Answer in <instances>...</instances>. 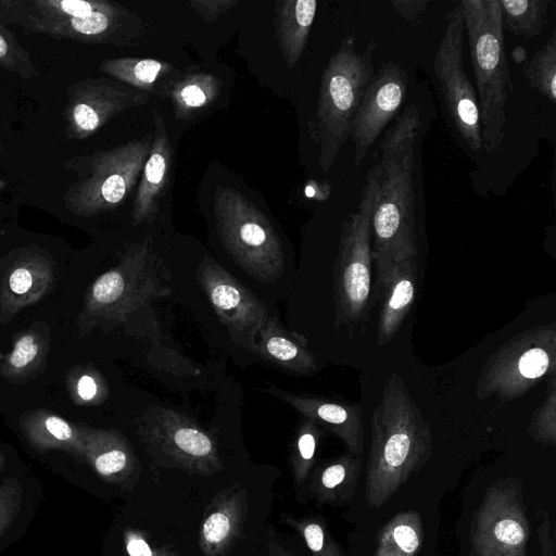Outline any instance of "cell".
<instances>
[{
  "label": "cell",
  "mask_w": 556,
  "mask_h": 556,
  "mask_svg": "<svg viewBox=\"0 0 556 556\" xmlns=\"http://www.w3.org/2000/svg\"><path fill=\"white\" fill-rule=\"evenodd\" d=\"M422 134L420 110L410 104L396 115L378 149L380 188L371 217L378 280L396 260L418 256L426 215Z\"/></svg>",
  "instance_id": "6da1fadb"
},
{
  "label": "cell",
  "mask_w": 556,
  "mask_h": 556,
  "mask_svg": "<svg viewBox=\"0 0 556 556\" xmlns=\"http://www.w3.org/2000/svg\"><path fill=\"white\" fill-rule=\"evenodd\" d=\"M132 468V455L119 435L108 431H88L83 489L94 490L93 480L108 485H122Z\"/></svg>",
  "instance_id": "e0dca14e"
},
{
  "label": "cell",
  "mask_w": 556,
  "mask_h": 556,
  "mask_svg": "<svg viewBox=\"0 0 556 556\" xmlns=\"http://www.w3.org/2000/svg\"><path fill=\"white\" fill-rule=\"evenodd\" d=\"M556 326H538L515 336L493 353L476 384L479 399L496 395L508 402L526 394L544 378L555 376Z\"/></svg>",
  "instance_id": "8992f818"
},
{
  "label": "cell",
  "mask_w": 556,
  "mask_h": 556,
  "mask_svg": "<svg viewBox=\"0 0 556 556\" xmlns=\"http://www.w3.org/2000/svg\"><path fill=\"white\" fill-rule=\"evenodd\" d=\"M205 282L208 296L216 311L231 326H247L248 323L261 328V319L256 318V303L248 292L226 273L214 270L208 266Z\"/></svg>",
  "instance_id": "7402d4cb"
},
{
  "label": "cell",
  "mask_w": 556,
  "mask_h": 556,
  "mask_svg": "<svg viewBox=\"0 0 556 556\" xmlns=\"http://www.w3.org/2000/svg\"><path fill=\"white\" fill-rule=\"evenodd\" d=\"M4 25L24 31L89 45L136 46L146 35L142 20L115 2L99 0L89 12L63 16L1 14Z\"/></svg>",
  "instance_id": "30bf717a"
},
{
  "label": "cell",
  "mask_w": 556,
  "mask_h": 556,
  "mask_svg": "<svg viewBox=\"0 0 556 556\" xmlns=\"http://www.w3.org/2000/svg\"><path fill=\"white\" fill-rule=\"evenodd\" d=\"M528 434L546 446L556 444V379L549 378L546 396L533 413L527 428Z\"/></svg>",
  "instance_id": "1f68e13d"
},
{
  "label": "cell",
  "mask_w": 556,
  "mask_h": 556,
  "mask_svg": "<svg viewBox=\"0 0 556 556\" xmlns=\"http://www.w3.org/2000/svg\"><path fill=\"white\" fill-rule=\"evenodd\" d=\"M287 400L309 420L317 421L332 431L349 452L361 455L364 450L362 410L356 404L316 397L287 395Z\"/></svg>",
  "instance_id": "ac0fdd59"
},
{
  "label": "cell",
  "mask_w": 556,
  "mask_h": 556,
  "mask_svg": "<svg viewBox=\"0 0 556 556\" xmlns=\"http://www.w3.org/2000/svg\"><path fill=\"white\" fill-rule=\"evenodd\" d=\"M429 424L402 378L393 374L370 419L365 500L380 508L419 471L432 454Z\"/></svg>",
  "instance_id": "7a4b0ae2"
},
{
  "label": "cell",
  "mask_w": 556,
  "mask_h": 556,
  "mask_svg": "<svg viewBox=\"0 0 556 556\" xmlns=\"http://www.w3.org/2000/svg\"><path fill=\"white\" fill-rule=\"evenodd\" d=\"M269 551H270V549H269ZM270 554H271L273 556H276V555L274 554V552H273V551H270Z\"/></svg>",
  "instance_id": "f6af8a7d"
},
{
  "label": "cell",
  "mask_w": 556,
  "mask_h": 556,
  "mask_svg": "<svg viewBox=\"0 0 556 556\" xmlns=\"http://www.w3.org/2000/svg\"><path fill=\"white\" fill-rule=\"evenodd\" d=\"M269 549L273 551L276 556H298V555H295L293 553H289V552L282 549L278 545H275V546L270 545Z\"/></svg>",
  "instance_id": "7bdbcfd3"
},
{
  "label": "cell",
  "mask_w": 556,
  "mask_h": 556,
  "mask_svg": "<svg viewBox=\"0 0 556 556\" xmlns=\"http://www.w3.org/2000/svg\"><path fill=\"white\" fill-rule=\"evenodd\" d=\"M152 136L93 152L87 174L64 197L67 210L75 215L92 216L121 204L138 182L150 153Z\"/></svg>",
  "instance_id": "52a82bcc"
},
{
  "label": "cell",
  "mask_w": 556,
  "mask_h": 556,
  "mask_svg": "<svg viewBox=\"0 0 556 556\" xmlns=\"http://www.w3.org/2000/svg\"><path fill=\"white\" fill-rule=\"evenodd\" d=\"M127 280L119 268L109 271L93 283L91 300L99 305L112 304L127 290Z\"/></svg>",
  "instance_id": "836d02e7"
},
{
  "label": "cell",
  "mask_w": 556,
  "mask_h": 556,
  "mask_svg": "<svg viewBox=\"0 0 556 556\" xmlns=\"http://www.w3.org/2000/svg\"><path fill=\"white\" fill-rule=\"evenodd\" d=\"M0 149H2V143L0 142Z\"/></svg>",
  "instance_id": "bcb514c9"
},
{
  "label": "cell",
  "mask_w": 556,
  "mask_h": 556,
  "mask_svg": "<svg viewBox=\"0 0 556 556\" xmlns=\"http://www.w3.org/2000/svg\"><path fill=\"white\" fill-rule=\"evenodd\" d=\"M5 186V182L0 179V190Z\"/></svg>",
  "instance_id": "ee69618b"
},
{
  "label": "cell",
  "mask_w": 556,
  "mask_h": 556,
  "mask_svg": "<svg viewBox=\"0 0 556 556\" xmlns=\"http://www.w3.org/2000/svg\"><path fill=\"white\" fill-rule=\"evenodd\" d=\"M428 1L425 0H394L391 5L395 12L406 21L416 20L425 10Z\"/></svg>",
  "instance_id": "ab89813d"
},
{
  "label": "cell",
  "mask_w": 556,
  "mask_h": 556,
  "mask_svg": "<svg viewBox=\"0 0 556 556\" xmlns=\"http://www.w3.org/2000/svg\"><path fill=\"white\" fill-rule=\"evenodd\" d=\"M319 431L314 421H306L298 435L292 455V471L295 485L302 486L314 464Z\"/></svg>",
  "instance_id": "d6a6232c"
},
{
  "label": "cell",
  "mask_w": 556,
  "mask_h": 556,
  "mask_svg": "<svg viewBox=\"0 0 556 556\" xmlns=\"http://www.w3.org/2000/svg\"><path fill=\"white\" fill-rule=\"evenodd\" d=\"M0 67L7 72L30 79L38 76L37 68L15 35L0 21Z\"/></svg>",
  "instance_id": "4dcf8cb0"
},
{
  "label": "cell",
  "mask_w": 556,
  "mask_h": 556,
  "mask_svg": "<svg viewBox=\"0 0 556 556\" xmlns=\"http://www.w3.org/2000/svg\"><path fill=\"white\" fill-rule=\"evenodd\" d=\"M424 538L419 513L399 511L379 531L372 556H417Z\"/></svg>",
  "instance_id": "cb8c5ba5"
},
{
  "label": "cell",
  "mask_w": 556,
  "mask_h": 556,
  "mask_svg": "<svg viewBox=\"0 0 556 556\" xmlns=\"http://www.w3.org/2000/svg\"><path fill=\"white\" fill-rule=\"evenodd\" d=\"M464 16L460 4L447 14L434 61V83L445 114L463 143L471 151L482 149L477 94L463 65Z\"/></svg>",
  "instance_id": "ba28073f"
},
{
  "label": "cell",
  "mask_w": 556,
  "mask_h": 556,
  "mask_svg": "<svg viewBox=\"0 0 556 556\" xmlns=\"http://www.w3.org/2000/svg\"><path fill=\"white\" fill-rule=\"evenodd\" d=\"M213 208L222 242L240 264L263 269L281 262L276 232L243 193L233 187L217 186Z\"/></svg>",
  "instance_id": "8fae6325"
},
{
  "label": "cell",
  "mask_w": 556,
  "mask_h": 556,
  "mask_svg": "<svg viewBox=\"0 0 556 556\" xmlns=\"http://www.w3.org/2000/svg\"><path fill=\"white\" fill-rule=\"evenodd\" d=\"M286 523L293 527L303 538L313 556H344L325 521L320 518L296 519L285 516Z\"/></svg>",
  "instance_id": "f546056e"
},
{
  "label": "cell",
  "mask_w": 556,
  "mask_h": 556,
  "mask_svg": "<svg viewBox=\"0 0 556 556\" xmlns=\"http://www.w3.org/2000/svg\"><path fill=\"white\" fill-rule=\"evenodd\" d=\"M459 4L477 85L482 148L493 153L504 140L511 90L502 9L500 0H462Z\"/></svg>",
  "instance_id": "3957f363"
},
{
  "label": "cell",
  "mask_w": 556,
  "mask_h": 556,
  "mask_svg": "<svg viewBox=\"0 0 556 556\" xmlns=\"http://www.w3.org/2000/svg\"><path fill=\"white\" fill-rule=\"evenodd\" d=\"M530 534L522 479H498L473 515L470 556H529Z\"/></svg>",
  "instance_id": "9c48e42d"
},
{
  "label": "cell",
  "mask_w": 556,
  "mask_h": 556,
  "mask_svg": "<svg viewBox=\"0 0 556 556\" xmlns=\"http://www.w3.org/2000/svg\"><path fill=\"white\" fill-rule=\"evenodd\" d=\"M170 163L172 147L166 128L163 117L155 112L151 149L132 204L134 224L152 222L155 218L160 200L169 179Z\"/></svg>",
  "instance_id": "2e32d148"
},
{
  "label": "cell",
  "mask_w": 556,
  "mask_h": 556,
  "mask_svg": "<svg viewBox=\"0 0 556 556\" xmlns=\"http://www.w3.org/2000/svg\"><path fill=\"white\" fill-rule=\"evenodd\" d=\"M379 173L374 165L361 190L357 210L342 224L333 266V293L339 324L359 321L371 291V217L379 194Z\"/></svg>",
  "instance_id": "5b68a950"
},
{
  "label": "cell",
  "mask_w": 556,
  "mask_h": 556,
  "mask_svg": "<svg viewBox=\"0 0 556 556\" xmlns=\"http://www.w3.org/2000/svg\"><path fill=\"white\" fill-rule=\"evenodd\" d=\"M42 502V483L24 465L0 482V555L24 536Z\"/></svg>",
  "instance_id": "5bb4252c"
},
{
  "label": "cell",
  "mask_w": 556,
  "mask_h": 556,
  "mask_svg": "<svg viewBox=\"0 0 556 556\" xmlns=\"http://www.w3.org/2000/svg\"><path fill=\"white\" fill-rule=\"evenodd\" d=\"M362 471L361 455L343 454L318 469L313 477L312 492L319 504L349 502L357 488Z\"/></svg>",
  "instance_id": "603a6c76"
},
{
  "label": "cell",
  "mask_w": 556,
  "mask_h": 556,
  "mask_svg": "<svg viewBox=\"0 0 556 556\" xmlns=\"http://www.w3.org/2000/svg\"><path fill=\"white\" fill-rule=\"evenodd\" d=\"M416 256H404L393 262L378 280L379 319L377 342H390L408 315L416 296Z\"/></svg>",
  "instance_id": "9a60e30c"
},
{
  "label": "cell",
  "mask_w": 556,
  "mask_h": 556,
  "mask_svg": "<svg viewBox=\"0 0 556 556\" xmlns=\"http://www.w3.org/2000/svg\"><path fill=\"white\" fill-rule=\"evenodd\" d=\"M523 73L533 89L551 102L556 101V28L523 66Z\"/></svg>",
  "instance_id": "f1b7e54d"
},
{
  "label": "cell",
  "mask_w": 556,
  "mask_h": 556,
  "mask_svg": "<svg viewBox=\"0 0 556 556\" xmlns=\"http://www.w3.org/2000/svg\"><path fill=\"white\" fill-rule=\"evenodd\" d=\"M161 439L166 451L182 466L202 473L219 468L212 440L195 427L184 422L165 426Z\"/></svg>",
  "instance_id": "44dd1931"
},
{
  "label": "cell",
  "mask_w": 556,
  "mask_h": 556,
  "mask_svg": "<svg viewBox=\"0 0 556 556\" xmlns=\"http://www.w3.org/2000/svg\"><path fill=\"white\" fill-rule=\"evenodd\" d=\"M273 321L266 323L260 332L258 352L267 359L288 369L309 372L317 368L314 355L301 343L290 338Z\"/></svg>",
  "instance_id": "4316f807"
},
{
  "label": "cell",
  "mask_w": 556,
  "mask_h": 556,
  "mask_svg": "<svg viewBox=\"0 0 556 556\" xmlns=\"http://www.w3.org/2000/svg\"><path fill=\"white\" fill-rule=\"evenodd\" d=\"M23 464L7 448L0 447V482L18 470Z\"/></svg>",
  "instance_id": "60d3db41"
},
{
  "label": "cell",
  "mask_w": 556,
  "mask_h": 556,
  "mask_svg": "<svg viewBox=\"0 0 556 556\" xmlns=\"http://www.w3.org/2000/svg\"><path fill=\"white\" fill-rule=\"evenodd\" d=\"M148 101V93L122 88L103 77L78 80L67 88L65 138L84 140L123 111Z\"/></svg>",
  "instance_id": "7c38bea8"
},
{
  "label": "cell",
  "mask_w": 556,
  "mask_h": 556,
  "mask_svg": "<svg viewBox=\"0 0 556 556\" xmlns=\"http://www.w3.org/2000/svg\"><path fill=\"white\" fill-rule=\"evenodd\" d=\"M124 546L128 556H178L166 547H156L136 530H124Z\"/></svg>",
  "instance_id": "d590c367"
},
{
  "label": "cell",
  "mask_w": 556,
  "mask_h": 556,
  "mask_svg": "<svg viewBox=\"0 0 556 556\" xmlns=\"http://www.w3.org/2000/svg\"><path fill=\"white\" fill-rule=\"evenodd\" d=\"M39 351L36 338L31 334L22 336L14 344L8 364L13 370H21L34 362Z\"/></svg>",
  "instance_id": "8d00e7d4"
},
{
  "label": "cell",
  "mask_w": 556,
  "mask_h": 556,
  "mask_svg": "<svg viewBox=\"0 0 556 556\" xmlns=\"http://www.w3.org/2000/svg\"><path fill=\"white\" fill-rule=\"evenodd\" d=\"M503 28L522 38L541 34L547 22L552 0H500Z\"/></svg>",
  "instance_id": "83f0119b"
},
{
  "label": "cell",
  "mask_w": 556,
  "mask_h": 556,
  "mask_svg": "<svg viewBox=\"0 0 556 556\" xmlns=\"http://www.w3.org/2000/svg\"><path fill=\"white\" fill-rule=\"evenodd\" d=\"M317 11L315 0H280L275 7V37L288 68L300 60Z\"/></svg>",
  "instance_id": "d6986e66"
},
{
  "label": "cell",
  "mask_w": 556,
  "mask_h": 556,
  "mask_svg": "<svg viewBox=\"0 0 556 556\" xmlns=\"http://www.w3.org/2000/svg\"><path fill=\"white\" fill-rule=\"evenodd\" d=\"M35 265L24 262L12 269L7 281L8 290L12 295L23 300L33 292L39 280L35 274Z\"/></svg>",
  "instance_id": "e575fe53"
},
{
  "label": "cell",
  "mask_w": 556,
  "mask_h": 556,
  "mask_svg": "<svg viewBox=\"0 0 556 556\" xmlns=\"http://www.w3.org/2000/svg\"><path fill=\"white\" fill-rule=\"evenodd\" d=\"M241 496L233 494L220 501L202 523L200 546L206 556L223 555L239 531Z\"/></svg>",
  "instance_id": "d4e9b609"
},
{
  "label": "cell",
  "mask_w": 556,
  "mask_h": 556,
  "mask_svg": "<svg viewBox=\"0 0 556 556\" xmlns=\"http://www.w3.org/2000/svg\"><path fill=\"white\" fill-rule=\"evenodd\" d=\"M99 71L146 93L156 94L169 93L177 72L168 62L134 56L104 59Z\"/></svg>",
  "instance_id": "ffe728a7"
},
{
  "label": "cell",
  "mask_w": 556,
  "mask_h": 556,
  "mask_svg": "<svg viewBox=\"0 0 556 556\" xmlns=\"http://www.w3.org/2000/svg\"><path fill=\"white\" fill-rule=\"evenodd\" d=\"M98 386L91 376H81L77 382V393L84 401H89L96 396Z\"/></svg>",
  "instance_id": "b9f144b4"
},
{
  "label": "cell",
  "mask_w": 556,
  "mask_h": 556,
  "mask_svg": "<svg viewBox=\"0 0 556 556\" xmlns=\"http://www.w3.org/2000/svg\"><path fill=\"white\" fill-rule=\"evenodd\" d=\"M191 8L205 21L214 22L238 4L237 0H191Z\"/></svg>",
  "instance_id": "74e56055"
},
{
  "label": "cell",
  "mask_w": 556,
  "mask_h": 556,
  "mask_svg": "<svg viewBox=\"0 0 556 556\" xmlns=\"http://www.w3.org/2000/svg\"><path fill=\"white\" fill-rule=\"evenodd\" d=\"M408 89L405 70L383 63L368 85L355 113L351 136L354 164L359 166L384 127L399 114Z\"/></svg>",
  "instance_id": "4fadbf2b"
},
{
  "label": "cell",
  "mask_w": 556,
  "mask_h": 556,
  "mask_svg": "<svg viewBox=\"0 0 556 556\" xmlns=\"http://www.w3.org/2000/svg\"><path fill=\"white\" fill-rule=\"evenodd\" d=\"M220 91L218 77L192 71L177 77L169 89V97L179 119H187L211 105Z\"/></svg>",
  "instance_id": "484cf974"
},
{
  "label": "cell",
  "mask_w": 556,
  "mask_h": 556,
  "mask_svg": "<svg viewBox=\"0 0 556 556\" xmlns=\"http://www.w3.org/2000/svg\"><path fill=\"white\" fill-rule=\"evenodd\" d=\"M375 47L376 41L371 40L366 51L359 52L355 38L345 37L323 72L309 135L318 147V163L324 173L333 165L351 136L355 113L375 75Z\"/></svg>",
  "instance_id": "277c9868"
},
{
  "label": "cell",
  "mask_w": 556,
  "mask_h": 556,
  "mask_svg": "<svg viewBox=\"0 0 556 556\" xmlns=\"http://www.w3.org/2000/svg\"><path fill=\"white\" fill-rule=\"evenodd\" d=\"M536 532L540 544V556H555V527L553 517L548 510H542L540 513Z\"/></svg>",
  "instance_id": "f35d334b"
}]
</instances>
